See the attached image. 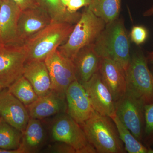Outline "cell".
Instances as JSON below:
<instances>
[{
	"instance_id": "6da1fadb",
	"label": "cell",
	"mask_w": 153,
	"mask_h": 153,
	"mask_svg": "<svg viewBox=\"0 0 153 153\" xmlns=\"http://www.w3.org/2000/svg\"><path fill=\"white\" fill-rule=\"evenodd\" d=\"M129 39L123 20L118 18L106 24L94 43V49L100 58L113 60L126 72L131 59Z\"/></svg>"
},
{
	"instance_id": "7a4b0ae2",
	"label": "cell",
	"mask_w": 153,
	"mask_h": 153,
	"mask_svg": "<svg viewBox=\"0 0 153 153\" xmlns=\"http://www.w3.org/2000/svg\"><path fill=\"white\" fill-rule=\"evenodd\" d=\"M88 142L99 153H126L112 119L94 111L88 119L80 125Z\"/></svg>"
},
{
	"instance_id": "3957f363",
	"label": "cell",
	"mask_w": 153,
	"mask_h": 153,
	"mask_svg": "<svg viewBox=\"0 0 153 153\" xmlns=\"http://www.w3.org/2000/svg\"><path fill=\"white\" fill-rule=\"evenodd\" d=\"M74 27L67 22L52 21L24 44L27 49L26 62L44 61L49 54L67 40Z\"/></svg>"
},
{
	"instance_id": "277c9868",
	"label": "cell",
	"mask_w": 153,
	"mask_h": 153,
	"mask_svg": "<svg viewBox=\"0 0 153 153\" xmlns=\"http://www.w3.org/2000/svg\"><path fill=\"white\" fill-rule=\"evenodd\" d=\"M106 24L88 7H85L68 39L57 49L63 56L72 61L79 50L94 43Z\"/></svg>"
},
{
	"instance_id": "5b68a950",
	"label": "cell",
	"mask_w": 153,
	"mask_h": 153,
	"mask_svg": "<svg viewBox=\"0 0 153 153\" xmlns=\"http://www.w3.org/2000/svg\"><path fill=\"white\" fill-rule=\"evenodd\" d=\"M146 56L141 50L131 54L126 71V91L146 104L153 102V74L148 66Z\"/></svg>"
},
{
	"instance_id": "8992f818",
	"label": "cell",
	"mask_w": 153,
	"mask_h": 153,
	"mask_svg": "<svg viewBox=\"0 0 153 153\" xmlns=\"http://www.w3.org/2000/svg\"><path fill=\"white\" fill-rule=\"evenodd\" d=\"M50 134L54 142H61L70 145L76 153H97L81 126L66 112L58 114L52 124Z\"/></svg>"
},
{
	"instance_id": "52a82bcc",
	"label": "cell",
	"mask_w": 153,
	"mask_h": 153,
	"mask_svg": "<svg viewBox=\"0 0 153 153\" xmlns=\"http://www.w3.org/2000/svg\"><path fill=\"white\" fill-rule=\"evenodd\" d=\"M146 105L141 100L126 92L115 102L116 115L142 143L145 127Z\"/></svg>"
},
{
	"instance_id": "ba28073f",
	"label": "cell",
	"mask_w": 153,
	"mask_h": 153,
	"mask_svg": "<svg viewBox=\"0 0 153 153\" xmlns=\"http://www.w3.org/2000/svg\"><path fill=\"white\" fill-rule=\"evenodd\" d=\"M27 57L24 44L0 47V84L3 88H7L23 76Z\"/></svg>"
},
{
	"instance_id": "9c48e42d",
	"label": "cell",
	"mask_w": 153,
	"mask_h": 153,
	"mask_svg": "<svg viewBox=\"0 0 153 153\" xmlns=\"http://www.w3.org/2000/svg\"><path fill=\"white\" fill-rule=\"evenodd\" d=\"M52 82V90L63 97L69 85L76 80L72 60L63 56L58 49L54 50L44 60Z\"/></svg>"
},
{
	"instance_id": "30bf717a",
	"label": "cell",
	"mask_w": 153,
	"mask_h": 153,
	"mask_svg": "<svg viewBox=\"0 0 153 153\" xmlns=\"http://www.w3.org/2000/svg\"><path fill=\"white\" fill-rule=\"evenodd\" d=\"M82 85L95 111L111 118L116 115L115 102L98 71Z\"/></svg>"
},
{
	"instance_id": "8fae6325",
	"label": "cell",
	"mask_w": 153,
	"mask_h": 153,
	"mask_svg": "<svg viewBox=\"0 0 153 153\" xmlns=\"http://www.w3.org/2000/svg\"><path fill=\"white\" fill-rule=\"evenodd\" d=\"M52 22L49 14L41 7L22 10L18 20L17 44L24 45L28 39Z\"/></svg>"
},
{
	"instance_id": "7c38bea8",
	"label": "cell",
	"mask_w": 153,
	"mask_h": 153,
	"mask_svg": "<svg viewBox=\"0 0 153 153\" xmlns=\"http://www.w3.org/2000/svg\"><path fill=\"white\" fill-rule=\"evenodd\" d=\"M0 118L22 132L30 118L26 106L7 88L0 92Z\"/></svg>"
},
{
	"instance_id": "4fadbf2b",
	"label": "cell",
	"mask_w": 153,
	"mask_h": 153,
	"mask_svg": "<svg viewBox=\"0 0 153 153\" xmlns=\"http://www.w3.org/2000/svg\"><path fill=\"white\" fill-rule=\"evenodd\" d=\"M65 97L66 113L79 125L88 119L94 112L85 88L77 80L69 85Z\"/></svg>"
},
{
	"instance_id": "5bb4252c",
	"label": "cell",
	"mask_w": 153,
	"mask_h": 153,
	"mask_svg": "<svg viewBox=\"0 0 153 153\" xmlns=\"http://www.w3.org/2000/svg\"><path fill=\"white\" fill-rule=\"evenodd\" d=\"M22 10L13 0H3L0 6V44H17L18 20Z\"/></svg>"
},
{
	"instance_id": "9a60e30c",
	"label": "cell",
	"mask_w": 153,
	"mask_h": 153,
	"mask_svg": "<svg viewBox=\"0 0 153 153\" xmlns=\"http://www.w3.org/2000/svg\"><path fill=\"white\" fill-rule=\"evenodd\" d=\"M98 72L115 102L125 95L126 91V72L120 65L111 59L101 58Z\"/></svg>"
},
{
	"instance_id": "2e32d148",
	"label": "cell",
	"mask_w": 153,
	"mask_h": 153,
	"mask_svg": "<svg viewBox=\"0 0 153 153\" xmlns=\"http://www.w3.org/2000/svg\"><path fill=\"white\" fill-rule=\"evenodd\" d=\"M26 107L30 118L40 120L67 111L66 98L52 90Z\"/></svg>"
},
{
	"instance_id": "e0dca14e",
	"label": "cell",
	"mask_w": 153,
	"mask_h": 153,
	"mask_svg": "<svg viewBox=\"0 0 153 153\" xmlns=\"http://www.w3.org/2000/svg\"><path fill=\"white\" fill-rule=\"evenodd\" d=\"M100 59L94 44L79 50L72 60L76 80L82 85L87 82L98 71Z\"/></svg>"
},
{
	"instance_id": "ac0fdd59",
	"label": "cell",
	"mask_w": 153,
	"mask_h": 153,
	"mask_svg": "<svg viewBox=\"0 0 153 153\" xmlns=\"http://www.w3.org/2000/svg\"><path fill=\"white\" fill-rule=\"evenodd\" d=\"M23 76L32 85L38 97L52 90V82L44 61L35 60L26 62Z\"/></svg>"
},
{
	"instance_id": "d6986e66",
	"label": "cell",
	"mask_w": 153,
	"mask_h": 153,
	"mask_svg": "<svg viewBox=\"0 0 153 153\" xmlns=\"http://www.w3.org/2000/svg\"><path fill=\"white\" fill-rule=\"evenodd\" d=\"M46 133L40 120L30 118L23 132L20 149L23 153H37L44 146Z\"/></svg>"
},
{
	"instance_id": "ffe728a7",
	"label": "cell",
	"mask_w": 153,
	"mask_h": 153,
	"mask_svg": "<svg viewBox=\"0 0 153 153\" xmlns=\"http://www.w3.org/2000/svg\"><path fill=\"white\" fill-rule=\"evenodd\" d=\"M38 5L49 14L52 22H65L75 25L81 13H69L62 4L61 0H37Z\"/></svg>"
},
{
	"instance_id": "44dd1931",
	"label": "cell",
	"mask_w": 153,
	"mask_h": 153,
	"mask_svg": "<svg viewBox=\"0 0 153 153\" xmlns=\"http://www.w3.org/2000/svg\"><path fill=\"white\" fill-rule=\"evenodd\" d=\"M121 5V0H90L88 7L96 16L108 24L119 18Z\"/></svg>"
},
{
	"instance_id": "7402d4cb",
	"label": "cell",
	"mask_w": 153,
	"mask_h": 153,
	"mask_svg": "<svg viewBox=\"0 0 153 153\" xmlns=\"http://www.w3.org/2000/svg\"><path fill=\"white\" fill-rule=\"evenodd\" d=\"M7 89L26 106L32 104L38 97L31 83L23 75Z\"/></svg>"
},
{
	"instance_id": "603a6c76",
	"label": "cell",
	"mask_w": 153,
	"mask_h": 153,
	"mask_svg": "<svg viewBox=\"0 0 153 153\" xmlns=\"http://www.w3.org/2000/svg\"><path fill=\"white\" fill-rule=\"evenodd\" d=\"M111 118L116 126L120 137L123 143L126 152L129 153H148L149 149L134 136L116 115Z\"/></svg>"
},
{
	"instance_id": "cb8c5ba5",
	"label": "cell",
	"mask_w": 153,
	"mask_h": 153,
	"mask_svg": "<svg viewBox=\"0 0 153 153\" xmlns=\"http://www.w3.org/2000/svg\"><path fill=\"white\" fill-rule=\"evenodd\" d=\"M23 132L3 120L0 121V149H18L21 146Z\"/></svg>"
},
{
	"instance_id": "d4e9b609",
	"label": "cell",
	"mask_w": 153,
	"mask_h": 153,
	"mask_svg": "<svg viewBox=\"0 0 153 153\" xmlns=\"http://www.w3.org/2000/svg\"><path fill=\"white\" fill-rule=\"evenodd\" d=\"M142 143L148 149H153V102L145 107V127Z\"/></svg>"
},
{
	"instance_id": "484cf974",
	"label": "cell",
	"mask_w": 153,
	"mask_h": 153,
	"mask_svg": "<svg viewBox=\"0 0 153 153\" xmlns=\"http://www.w3.org/2000/svg\"><path fill=\"white\" fill-rule=\"evenodd\" d=\"M149 36V31L142 25H136L132 28L129 38L136 45H140L146 41Z\"/></svg>"
},
{
	"instance_id": "4316f807",
	"label": "cell",
	"mask_w": 153,
	"mask_h": 153,
	"mask_svg": "<svg viewBox=\"0 0 153 153\" xmlns=\"http://www.w3.org/2000/svg\"><path fill=\"white\" fill-rule=\"evenodd\" d=\"M47 152L55 153H76L73 147L61 142H55L54 143L49 146Z\"/></svg>"
},
{
	"instance_id": "83f0119b",
	"label": "cell",
	"mask_w": 153,
	"mask_h": 153,
	"mask_svg": "<svg viewBox=\"0 0 153 153\" xmlns=\"http://www.w3.org/2000/svg\"><path fill=\"white\" fill-rule=\"evenodd\" d=\"M90 3V0H70L66 9L69 13H74L82 7H88Z\"/></svg>"
},
{
	"instance_id": "f1b7e54d",
	"label": "cell",
	"mask_w": 153,
	"mask_h": 153,
	"mask_svg": "<svg viewBox=\"0 0 153 153\" xmlns=\"http://www.w3.org/2000/svg\"><path fill=\"white\" fill-rule=\"evenodd\" d=\"M22 10L39 7L37 0H13Z\"/></svg>"
},
{
	"instance_id": "f546056e",
	"label": "cell",
	"mask_w": 153,
	"mask_h": 153,
	"mask_svg": "<svg viewBox=\"0 0 153 153\" xmlns=\"http://www.w3.org/2000/svg\"><path fill=\"white\" fill-rule=\"evenodd\" d=\"M0 153H23V152L20 148L16 150H6L0 149Z\"/></svg>"
},
{
	"instance_id": "4dcf8cb0",
	"label": "cell",
	"mask_w": 153,
	"mask_h": 153,
	"mask_svg": "<svg viewBox=\"0 0 153 153\" xmlns=\"http://www.w3.org/2000/svg\"><path fill=\"white\" fill-rule=\"evenodd\" d=\"M144 17H148L153 16V5L150 8L148 9L147 10L145 11L143 13Z\"/></svg>"
},
{
	"instance_id": "1f68e13d",
	"label": "cell",
	"mask_w": 153,
	"mask_h": 153,
	"mask_svg": "<svg viewBox=\"0 0 153 153\" xmlns=\"http://www.w3.org/2000/svg\"><path fill=\"white\" fill-rule=\"evenodd\" d=\"M146 58L148 63L151 65H153V50L148 52Z\"/></svg>"
},
{
	"instance_id": "d6a6232c",
	"label": "cell",
	"mask_w": 153,
	"mask_h": 153,
	"mask_svg": "<svg viewBox=\"0 0 153 153\" xmlns=\"http://www.w3.org/2000/svg\"><path fill=\"white\" fill-rule=\"evenodd\" d=\"M70 1V0H61V1L63 5L66 8V6Z\"/></svg>"
},
{
	"instance_id": "836d02e7",
	"label": "cell",
	"mask_w": 153,
	"mask_h": 153,
	"mask_svg": "<svg viewBox=\"0 0 153 153\" xmlns=\"http://www.w3.org/2000/svg\"><path fill=\"white\" fill-rule=\"evenodd\" d=\"M148 153H153V149H149Z\"/></svg>"
},
{
	"instance_id": "e575fe53",
	"label": "cell",
	"mask_w": 153,
	"mask_h": 153,
	"mask_svg": "<svg viewBox=\"0 0 153 153\" xmlns=\"http://www.w3.org/2000/svg\"><path fill=\"white\" fill-rule=\"evenodd\" d=\"M150 69L151 71H152V74H153V65H152V67H151Z\"/></svg>"
},
{
	"instance_id": "d590c367",
	"label": "cell",
	"mask_w": 153,
	"mask_h": 153,
	"mask_svg": "<svg viewBox=\"0 0 153 153\" xmlns=\"http://www.w3.org/2000/svg\"><path fill=\"white\" fill-rule=\"evenodd\" d=\"M3 88L2 87L1 85H0V91H1L2 90H3Z\"/></svg>"
},
{
	"instance_id": "8d00e7d4",
	"label": "cell",
	"mask_w": 153,
	"mask_h": 153,
	"mask_svg": "<svg viewBox=\"0 0 153 153\" xmlns=\"http://www.w3.org/2000/svg\"><path fill=\"white\" fill-rule=\"evenodd\" d=\"M3 0H0V6H1V4Z\"/></svg>"
},
{
	"instance_id": "74e56055",
	"label": "cell",
	"mask_w": 153,
	"mask_h": 153,
	"mask_svg": "<svg viewBox=\"0 0 153 153\" xmlns=\"http://www.w3.org/2000/svg\"><path fill=\"white\" fill-rule=\"evenodd\" d=\"M1 118H0V121H1Z\"/></svg>"
},
{
	"instance_id": "f35d334b",
	"label": "cell",
	"mask_w": 153,
	"mask_h": 153,
	"mask_svg": "<svg viewBox=\"0 0 153 153\" xmlns=\"http://www.w3.org/2000/svg\"><path fill=\"white\" fill-rule=\"evenodd\" d=\"M2 47V46H1V44H0V47Z\"/></svg>"
}]
</instances>
